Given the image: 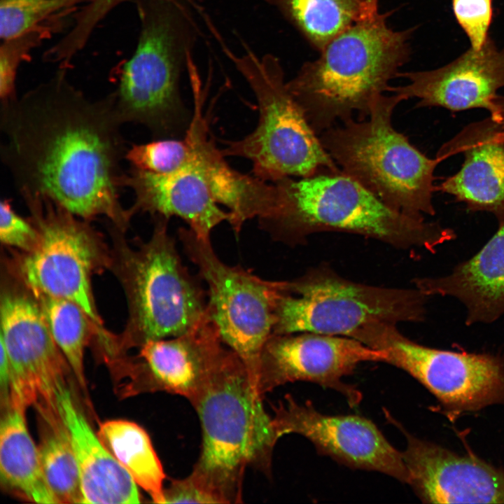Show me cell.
<instances>
[{"label": "cell", "instance_id": "6da1fadb", "mask_svg": "<svg viewBox=\"0 0 504 504\" xmlns=\"http://www.w3.org/2000/svg\"><path fill=\"white\" fill-rule=\"evenodd\" d=\"M0 112L1 159L24 200L127 226L132 216L120 200L127 147L111 93L90 99L63 68Z\"/></svg>", "mask_w": 504, "mask_h": 504}, {"label": "cell", "instance_id": "7a4b0ae2", "mask_svg": "<svg viewBox=\"0 0 504 504\" xmlns=\"http://www.w3.org/2000/svg\"><path fill=\"white\" fill-rule=\"evenodd\" d=\"M274 206L258 218L270 237L289 246L312 234L342 232L383 241L401 249L437 248L456 238L452 228L395 210L342 169L273 182Z\"/></svg>", "mask_w": 504, "mask_h": 504}, {"label": "cell", "instance_id": "3957f363", "mask_svg": "<svg viewBox=\"0 0 504 504\" xmlns=\"http://www.w3.org/2000/svg\"><path fill=\"white\" fill-rule=\"evenodd\" d=\"M390 13L379 10L332 38L319 56L303 64L286 82L288 90L319 136L336 122L366 119L374 100L411 56L414 28L395 30Z\"/></svg>", "mask_w": 504, "mask_h": 504}, {"label": "cell", "instance_id": "277c9868", "mask_svg": "<svg viewBox=\"0 0 504 504\" xmlns=\"http://www.w3.org/2000/svg\"><path fill=\"white\" fill-rule=\"evenodd\" d=\"M262 397L241 358L228 348L192 404L201 423L200 457L188 482L207 503H239L245 470L270 472L279 440Z\"/></svg>", "mask_w": 504, "mask_h": 504}, {"label": "cell", "instance_id": "5b68a950", "mask_svg": "<svg viewBox=\"0 0 504 504\" xmlns=\"http://www.w3.org/2000/svg\"><path fill=\"white\" fill-rule=\"evenodd\" d=\"M140 22L136 49L111 92L123 125L139 124L156 139L186 134L190 122L179 92L183 62L194 36L192 22L176 0H135Z\"/></svg>", "mask_w": 504, "mask_h": 504}, {"label": "cell", "instance_id": "8992f818", "mask_svg": "<svg viewBox=\"0 0 504 504\" xmlns=\"http://www.w3.org/2000/svg\"><path fill=\"white\" fill-rule=\"evenodd\" d=\"M402 96L379 95L369 116L354 118L323 132L321 142L342 171L392 209L424 218L435 214L434 172L442 160L430 158L392 123Z\"/></svg>", "mask_w": 504, "mask_h": 504}, {"label": "cell", "instance_id": "52a82bcc", "mask_svg": "<svg viewBox=\"0 0 504 504\" xmlns=\"http://www.w3.org/2000/svg\"><path fill=\"white\" fill-rule=\"evenodd\" d=\"M154 218L149 240L135 248L122 244L111 256L128 304L121 342L132 346L181 335L206 314L204 291L182 262L169 219Z\"/></svg>", "mask_w": 504, "mask_h": 504}, {"label": "cell", "instance_id": "ba28073f", "mask_svg": "<svg viewBox=\"0 0 504 504\" xmlns=\"http://www.w3.org/2000/svg\"><path fill=\"white\" fill-rule=\"evenodd\" d=\"M228 55L256 97L259 118L252 132L225 141L223 155L249 160L253 175L271 183L340 170L288 90L279 59L251 52Z\"/></svg>", "mask_w": 504, "mask_h": 504}, {"label": "cell", "instance_id": "9c48e42d", "mask_svg": "<svg viewBox=\"0 0 504 504\" xmlns=\"http://www.w3.org/2000/svg\"><path fill=\"white\" fill-rule=\"evenodd\" d=\"M428 296L415 288L356 283L325 265L287 281L272 334L314 332L350 337L367 325L421 322Z\"/></svg>", "mask_w": 504, "mask_h": 504}, {"label": "cell", "instance_id": "30bf717a", "mask_svg": "<svg viewBox=\"0 0 504 504\" xmlns=\"http://www.w3.org/2000/svg\"><path fill=\"white\" fill-rule=\"evenodd\" d=\"M178 235L184 253L207 284L211 319L225 344L242 360L258 393L261 353L272 334L287 281L263 279L239 265H227L218 257L210 239L198 237L188 227H180Z\"/></svg>", "mask_w": 504, "mask_h": 504}, {"label": "cell", "instance_id": "8fae6325", "mask_svg": "<svg viewBox=\"0 0 504 504\" xmlns=\"http://www.w3.org/2000/svg\"><path fill=\"white\" fill-rule=\"evenodd\" d=\"M38 240L15 258L17 277L33 294L71 300L99 327L92 275L111 264L101 237L83 220L48 200H24Z\"/></svg>", "mask_w": 504, "mask_h": 504}, {"label": "cell", "instance_id": "7c38bea8", "mask_svg": "<svg viewBox=\"0 0 504 504\" xmlns=\"http://www.w3.org/2000/svg\"><path fill=\"white\" fill-rule=\"evenodd\" d=\"M351 337L382 351L384 363L419 382L449 416L504 407V359L498 355L424 346L405 337L396 325L386 323L367 325Z\"/></svg>", "mask_w": 504, "mask_h": 504}, {"label": "cell", "instance_id": "4fadbf2b", "mask_svg": "<svg viewBox=\"0 0 504 504\" xmlns=\"http://www.w3.org/2000/svg\"><path fill=\"white\" fill-rule=\"evenodd\" d=\"M5 286L1 294V338L10 363L8 406L37 412H58L59 397L68 388L70 367L57 345L32 293Z\"/></svg>", "mask_w": 504, "mask_h": 504}, {"label": "cell", "instance_id": "5bb4252c", "mask_svg": "<svg viewBox=\"0 0 504 504\" xmlns=\"http://www.w3.org/2000/svg\"><path fill=\"white\" fill-rule=\"evenodd\" d=\"M386 354L354 338L298 332L272 334L260 360L258 392L264 395L294 382H309L340 393L351 407L362 396L344 382L363 362H384Z\"/></svg>", "mask_w": 504, "mask_h": 504}, {"label": "cell", "instance_id": "9a60e30c", "mask_svg": "<svg viewBox=\"0 0 504 504\" xmlns=\"http://www.w3.org/2000/svg\"><path fill=\"white\" fill-rule=\"evenodd\" d=\"M272 418L278 439L296 433L309 440L316 450L354 469L377 471L408 484L402 452L386 440L370 419L354 414L330 415L307 401L290 395L273 407Z\"/></svg>", "mask_w": 504, "mask_h": 504}, {"label": "cell", "instance_id": "2e32d148", "mask_svg": "<svg viewBox=\"0 0 504 504\" xmlns=\"http://www.w3.org/2000/svg\"><path fill=\"white\" fill-rule=\"evenodd\" d=\"M408 484L424 503H504V470L418 438L400 425Z\"/></svg>", "mask_w": 504, "mask_h": 504}, {"label": "cell", "instance_id": "e0dca14e", "mask_svg": "<svg viewBox=\"0 0 504 504\" xmlns=\"http://www.w3.org/2000/svg\"><path fill=\"white\" fill-rule=\"evenodd\" d=\"M408 83L390 86L388 92L406 100L418 99L417 107H442L451 111L482 108L493 118L496 98L504 88V48L489 36L479 50L470 48L447 64L432 70L400 72Z\"/></svg>", "mask_w": 504, "mask_h": 504}, {"label": "cell", "instance_id": "ac0fdd59", "mask_svg": "<svg viewBox=\"0 0 504 504\" xmlns=\"http://www.w3.org/2000/svg\"><path fill=\"white\" fill-rule=\"evenodd\" d=\"M461 154L460 169L438 190L463 203L471 211L504 215V134L490 116L465 127L444 143L436 157L442 161Z\"/></svg>", "mask_w": 504, "mask_h": 504}, {"label": "cell", "instance_id": "d6986e66", "mask_svg": "<svg viewBox=\"0 0 504 504\" xmlns=\"http://www.w3.org/2000/svg\"><path fill=\"white\" fill-rule=\"evenodd\" d=\"M140 348L146 388L181 396L192 404L229 347L206 309L204 317L186 333L148 341Z\"/></svg>", "mask_w": 504, "mask_h": 504}, {"label": "cell", "instance_id": "ffe728a7", "mask_svg": "<svg viewBox=\"0 0 504 504\" xmlns=\"http://www.w3.org/2000/svg\"><path fill=\"white\" fill-rule=\"evenodd\" d=\"M193 90V112L183 136L190 147V160L203 176L215 201L228 209L229 223L238 237L246 221L270 212L276 202V187L274 183L242 174L230 166L210 135L197 85H194Z\"/></svg>", "mask_w": 504, "mask_h": 504}, {"label": "cell", "instance_id": "44dd1931", "mask_svg": "<svg viewBox=\"0 0 504 504\" xmlns=\"http://www.w3.org/2000/svg\"><path fill=\"white\" fill-rule=\"evenodd\" d=\"M122 186L134 193V204L129 209L132 216L138 212L168 219L177 216L204 240L210 239L217 225L223 221L229 223L231 219L230 212L218 206L190 158L183 167L169 174H157L130 167L125 171Z\"/></svg>", "mask_w": 504, "mask_h": 504}, {"label": "cell", "instance_id": "7402d4cb", "mask_svg": "<svg viewBox=\"0 0 504 504\" xmlns=\"http://www.w3.org/2000/svg\"><path fill=\"white\" fill-rule=\"evenodd\" d=\"M498 228L470 258L442 276L415 279L428 297H451L465 308V325L489 324L504 315V215Z\"/></svg>", "mask_w": 504, "mask_h": 504}, {"label": "cell", "instance_id": "603a6c76", "mask_svg": "<svg viewBox=\"0 0 504 504\" xmlns=\"http://www.w3.org/2000/svg\"><path fill=\"white\" fill-rule=\"evenodd\" d=\"M59 407L79 470L83 503H140L138 485L94 433L69 388L59 397Z\"/></svg>", "mask_w": 504, "mask_h": 504}, {"label": "cell", "instance_id": "cb8c5ba5", "mask_svg": "<svg viewBox=\"0 0 504 504\" xmlns=\"http://www.w3.org/2000/svg\"><path fill=\"white\" fill-rule=\"evenodd\" d=\"M0 424V479L15 496L36 503H57L46 482L38 447L28 430L25 411L2 409Z\"/></svg>", "mask_w": 504, "mask_h": 504}, {"label": "cell", "instance_id": "d4e9b609", "mask_svg": "<svg viewBox=\"0 0 504 504\" xmlns=\"http://www.w3.org/2000/svg\"><path fill=\"white\" fill-rule=\"evenodd\" d=\"M318 52L335 36L378 8V0H267Z\"/></svg>", "mask_w": 504, "mask_h": 504}, {"label": "cell", "instance_id": "484cf974", "mask_svg": "<svg viewBox=\"0 0 504 504\" xmlns=\"http://www.w3.org/2000/svg\"><path fill=\"white\" fill-rule=\"evenodd\" d=\"M99 438L153 503H165V474L147 432L136 423L110 420L99 425Z\"/></svg>", "mask_w": 504, "mask_h": 504}, {"label": "cell", "instance_id": "4316f807", "mask_svg": "<svg viewBox=\"0 0 504 504\" xmlns=\"http://www.w3.org/2000/svg\"><path fill=\"white\" fill-rule=\"evenodd\" d=\"M40 458L48 485L57 503H83L79 470L62 414L39 415Z\"/></svg>", "mask_w": 504, "mask_h": 504}, {"label": "cell", "instance_id": "83f0119b", "mask_svg": "<svg viewBox=\"0 0 504 504\" xmlns=\"http://www.w3.org/2000/svg\"><path fill=\"white\" fill-rule=\"evenodd\" d=\"M33 294V293H32ZM50 331L80 387L86 388L85 349L98 326L78 304L60 298L33 294Z\"/></svg>", "mask_w": 504, "mask_h": 504}, {"label": "cell", "instance_id": "f1b7e54d", "mask_svg": "<svg viewBox=\"0 0 504 504\" xmlns=\"http://www.w3.org/2000/svg\"><path fill=\"white\" fill-rule=\"evenodd\" d=\"M88 0H0V37L6 41L41 28L56 12Z\"/></svg>", "mask_w": 504, "mask_h": 504}, {"label": "cell", "instance_id": "f546056e", "mask_svg": "<svg viewBox=\"0 0 504 504\" xmlns=\"http://www.w3.org/2000/svg\"><path fill=\"white\" fill-rule=\"evenodd\" d=\"M190 158V147L183 139L162 138L134 144L125 153L131 167L157 174H169L183 167Z\"/></svg>", "mask_w": 504, "mask_h": 504}, {"label": "cell", "instance_id": "4dcf8cb0", "mask_svg": "<svg viewBox=\"0 0 504 504\" xmlns=\"http://www.w3.org/2000/svg\"><path fill=\"white\" fill-rule=\"evenodd\" d=\"M455 18L470 48L479 50L487 41L493 19L492 0H452Z\"/></svg>", "mask_w": 504, "mask_h": 504}, {"label": "cell", "instance_id": "1f68e13d", "mask_svg": "<svg viewBox=\"0 0 504 504\" xmlns=\"http://www.w3.org/2000/svg\"><path fill=\"white\" fill-rule=\"evenodd\" d=\"M41 29L28 32L9 41H2L0 52L1 104H6L18 96L15 91L17 71L21 58L26 51L39 40Z\"/></svg>", "mask_w": 504, "mask_h": 504}, {"label": "cell", "instance_id": "d6a6232c", "mask_svg": "<svg viewBox=\"0 0 504 504\" xmlns=\"http://www.w3.org/2000/svg\"><path fill=\"white\" fill-rule=\"evenodd\" d=\"M0 239L4 245L17 248L23 253L32 251L38 240L34 223L16 213L8 198L2 199L0 203Z\"/></svg>", "mask_w": 504, "mask_h": 504}, {"label": "cell", "instance_id": "836d02e7", "mask_svg": "<svg viewBox=\"0 0 504 504\" xmlns=\"http://www.w3.org/2000/svg\"><path fill=\"white\" fill-rule=\"evenodd\" d=\"M127 1L131 0H88L77 15L67 39L77 47H84L99 22L115 7Z\"/></svg>", "mask_w": 504, "mask_h": 504}, {"label": "cell", "instance_id": "e575fe53", "mask_svg": "<svg viewBox=\"0 0 504 504\" xmlns=\"http://www.w3.org/2000/svg\"><path fill=\"white\" fill-rule=\"evenodd\" d=\"M495 102L497 111L496 115L492 118L498 123L504 134V96L498 94Z\"/></svg>", "mask_w": 504, "mask_h": 504}]
</instances>
